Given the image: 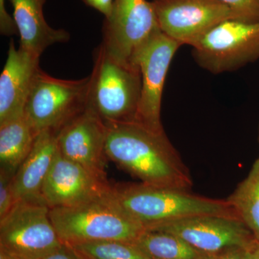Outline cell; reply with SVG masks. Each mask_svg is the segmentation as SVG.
Instances as JSON below:
<instances>
[{
  "mask_svg": "<svg viewBox=\"0 0 259 259\" xmlns=\"http://www.w3.org/2000/svg\"><path fill=\"white\" fill-rule=\"evenodd\" d=\"M13 175L0 169V220L10 212L15 204Z\"/></svg>",
  "mask_w": 259,
  "mask_h": 259,
  "instance_id": "cell-22",
  "label": "cell"
},
{
  "mask_svg": "<svg viewBox=\"0 0 259 259\" xmlns=\"http://www.w3.org/2000/svg\"><path fill=\"white\" fill-rule=\"evenodd\" d=\"M39 59L10 42L8 59L0 76V124L24 115L39 70Z\"/></svg>",
  "mask_w": 259,
  "mask_h": 259,
  "instance_id": "cell-14",
  "label": "cell"
},
{
  "mask_svg": "<svg viewBox=\"0 0 259 259\" xmlns=\"http://www.w3.org/2000/svg\"><path fill=\"white\" fill-rule=\"evenodd\" d=\"M147 229L175 235L202 253L233 247L250 248L258 241L241 219L226 216H193Z\"/></svg>",
  "mask_w": 259,
  "mask_h": 259,
  "instance_id": "cell-10",
  "label": "cell"
},
{
  "mask_svg": "<svg viewBox=\"0 0 259 259\" xmlns=\"http://www.w3.org/2000/svg\"><path fill=\"white\" fill-rule=\"evenodd\" d=\"M107 134L105 122L86 108L58 131V149L99 180L108 182L105 171Z\"/></svg>",
  "mask_w": 259,
  "mask_h": 259,
  "instance_id": "cell-12",
  "label": "cell"
},
{
  "mask_svg": "<svg viewBox=\"0 0 259 259\" xmlns=\"http://www.w3.org/2000/svg\"><path fill=\"white\" fill-rule=\"evenodd\" d=\"M258 140L259 142V123H258Z\"/></svg>",
  "mask_w": 259,
  "mask_h": 259,
  "instance_id": "cell-29",
  "label": "cell"
},
{
  "mask_svg": "<svg viewBox=\"0 0 259 259\" xmlns=\"http://www.w3.org/2000/svg\"><path fill=\"white\" fill-rule=\"evenodd\" d=\"M69 245L85 259H149L128 242L108 240Z\"/></svg>",
  "mask_w": 259,
  "mask_h": 259,
  "instance_id": "cell-20",
  "label": "cell"
},
{
  "mask_svg": "<svg viewBox=\"0 0 259 259\" xmlns=\"http://www.w3.org/2000/svg\"><path fill=\"white\" fill-rule=\"evenodd\" d=\"M231 10L232 20L244 23L259 22V0H219Z\"/></svg>",
  "mask_w": 259,
  "mask_h": 259,
  "instance_id": "cell-21",
  "label": "cell"
},
{
  "mask_svg": "<svg viewBox=\"0 0 259 259\" xmlns=\"http://www.w3.org/2000/svg\"><path fill=\"white\" fill-rule=\"evenodd\" d=\"M160 30L153 3L115 0L111 14L104 23L101 44L117 59L134 64L140 49Z\"/></svg>",
  "mask_w": 259,
  "mask_h": 259,
  "instance_id": "cell-9",
  "label": "cell"
},
{
  "mask_svg": "<svg viewBox=\"0 0 259 259\" xmlns=\"http://www.w3.org/2000/svg\"><path fill=\"white\" fill-rule=\"evenodd\" d=\"M106 125L105 154L117 166L145 185L192 189L190 172L165 131L156 132L135 121Z\"/></svg>",
  "mask_w": 259,
  "mask_h": 259,
  "instance_id": "cell-1",
  "label": "cell"
},
{
  "mask_svg": "<svg viewBox=\"0 0 259 259\" xmlns=\"http://www.w3.org/2000/svg\"><path fill=\"white\" fill-rule=\"evenodd\" d=\"M85 5L94 8L108 18L113 9L115 0H81Z\"/></svg>",
  "mask_w": 259,
  "mask_h": 259,
  "instance_id": "cell-26",
  "label": "cell"
},
{
  "mask_svg": "<svg viewBox=\"0 0 259 259\" xmlns=\"http://www.w3.org/2000/svg\"><path fill=\"white\" fill-rule=\"evenodd\" d=\"M181 47L160 30L134 59L141 75V98L134 121L156 132L164 131L161 120L162 95L172 59Z\"/></svg>",
  "mask_w": 259,
  "mask_h": 259,
  "instance_id": "cell-8",
  "label": "cell"
},
{
  "mask_svg": "<svg viewBox=\"0 0 259 259\" xmlns=\"http://www.w3.org/2000/svg\"><path fill=\"white\" fill-rule=\"evenodd\" d=\"M161 32L181 45L192 46L224 20L231 10L219 0H153Z\"/></svg>",
  "mask_w": 259,
  "mask_h": 259,
  "instance_id": "cell-11",
  "label": "cell"
},
{
  "mask_svg": "<svg viewBox=\"0 0 259 259\" xmlns=\"http://www.w3.org/2000/svg\"><path fill=\"white\" fill-rule=\"evenodd\" d=\"M246 259H259V241L248 250Z\"/></svg>",
  "mask_w": 259,
  "mask_h": 259,
  "instance_id": "cell-27",
  "label": "cell"
},
{
  "mask_svg": "<svg viewBox=\"0 0 259 259\" xmlns=\"http://www.w3.org/2000/svg\"><path fill=\"white\" fill-rule=\"evenodd\" d=\"M0 32L2 35H12L18 33V29L13 20L7 11L5 0H0Z\"/></svg>",
  "mask_w": 259,
  "mask_h": 259,
  "instance_id": "cell-24",
  "label": "cell"
},
{
  "mask_svg": "<svg viewBox=\"0 0 259 259\" xmlns=\"http://www.w3.org/2000/svg\"><path fill=\"white\" fill-rule=\"evenodd\" d=\"M141 93L139 66L117 59L101 44L89 76L86 108L105 124L131 122L136 118Z\"/></svg>",
  "mask_w": 259,
  "mask_h": 259,
  "instance_id": "cell-4",
  "label": "cell"
},
{
  "mask_svg": "<svg viewBox=\"0 0 259 259\" xmlns=\"http://www.w3.org/2000/svg\"><path fill=\"white\" fill-rule=\"evenodd\" d=\"M111 193L145 229L193 216L221 215L241 219L226 199L196 195L190 191L153 187L141 182L111 185Z\"/></svg>",
  "mask_w": 259,
  "mask_h": 259,
  "instance_id": "cell-2",
  "label": "cell"
},
{
  "mask_svg": "<svg viewBox=\"0 0 259 259\" xmlns=\"http://www.w3.org/2000/svg\"><path fill=\"white\" fill-rule=\"evenodd\" d=\"M42 199L20 200L0 220V250L16 259H40L64 244Z\"/></svg>",
  "mask_w": 259,
  "mask_h": 259,
  "instance_id": "cell-5",
  "label": "cell"
},
{
  "mask_svg": "<svg viewBox=\"0 0 259 259\" xmlns=\"http://www.w3.org/2000/svg\"><path fill=\"white\" fill-rule=\"evenodd\" d=\"M37 136L25 114L0 124V169L14 176Z\"/></svg>",
  "mask_w": 259,
  "mask_h": 259,
  "instance_id": "cell-17",
  "label": "cell"
},
{
  "mask_svg": "<svg viewBox=\"0 0 259 259\" xmlns=\"http://www.w3.org/2000/svg\"><path fill=\"white\" fill-rule=\"evenodd\" d=\"M191 47L196 62L212 74L241 69L259 59V22L224 20Z\"/></svg>",
  "mask_w": 259,
  "mask_h": 259,
  "instance_id": "cell-6",
  "label": "cell"
},
{
  "mask_svg": "<svg viewBox=\"0 0 259 259\" xmlns=\"http://www.w3.org/2000/svg\"><path fill=\"white\" fill-rule=\"evenodd\" d=\"M134 244L149 259H202L203 253L180 237L146 229Z\"/></svg>",
  "mask_w": 259,
  "mask_h": 259,
  "instance_id": "cell-18",
  "label": "cell"
},
{
  "mask_svg": "<svg viewBox=\"0 0 259 259\" xmlns=\"http://www.w3.org/2000/svg\"><path fill=\"white\" fill-rule=\"evenodd\" d=\"M0 259H16L13 258L11 255H8L3 250H0Z\"/></svg>",
  "mask_w": 259,
  "mask_h": 259,
  "instance_id": "cell-28",
  "label": "cell"
},
{
  "mask_svg": "<svg viewBox=\"0 0 259 259\" xmlns=\"http://www.w3.org/2000/svg\"><path fill=\"white\" fill-rule=\"evenodd\" d=\"M49 216L65 244L96 241L134 243L145 228L116 201L110 190L69 207L51 208Z\"/></svg>",
  "mask_w": 259,
  "mask_h": 259,
  "instance_id": "cell-3",
  "label": "cell"
},
{
  "mask_svg": "<svg viewBox=\"0 0 259 259\" xmlns=\"http://www.w3.org/2000/svg\"><path fill=\"white\" fill-rule=\"evenodd\" d=\"M110 187L109 182L99 180L81 165L65 157L58 149L41 195L50 209L69 207L105 193Z\"/></svg>",
  "mask_w": 259,
  "mask_h": 259,
  "instance_id": "cell-13",
  "label": "cell"
},
{
  "mask_svg": "<svg viewBox=\"0 0 259 259\" xmlns=\"http://www.w3.org/2000/svg\"><path fill=\"white\" fill-rule=\"evenodd\" d=\"M47 0H10L15 25L20 34V49L40 58L48 47L68 41L69 32L51 28L44 14Z\"/></svg>",
  "mask_w": 259,
  "mask_h": 259,
  "instance_id": "cell-16",
  "label": "cell"
},
{
  "mask_svg": "<svg viewBox=\"0 0 259 259\" xmlns=\"http://www.w3.org/2000/svg\"><path fill=\"white\" fill-rule=\"evenodd\" d=\"M226 200L259 241V156Z\"/></svg>",
  "mask_w": 259,
  "mask_h": 259,
  "instance_id": "cell-19",
  "label": "cell"
},
{
  "mask_svg": "<svg viewBox=\"0 0 259 259\" xmlns=\"http://www.w3.org/2000/svg\"><path fill=\"white\" fill-rule=\"evenodd\" d=\"M40 259H85L69 245L64 244Z\"/></svg>",
  "mask_w": 259,
  "mask_h": 259,
  "instance_id": "cell-25",
  "label": "cell"
},
{
  "mask_svg": "<svg viewBox=\"0 0 259 259\" xmlns=\"http://www.w3.org/2000/svg\"><path fill=\"white\" fill-rule=\"evenodd\" d=\"M88 85L89 76L79 80H64L39 70L24 112L36 134L48 129L58 132L84 110Z\"/></svg>",
  "mask_w": 259,
  "mask_h": 259,
  "instance_id": "cell-7",
  "label": "cell"
},
{
  "mask_svg": "<svg viewBox=\"0 0 259 259\" xmlns=\"http://www.w3.org/2000/svg\"><path fill=\"white\" fill-rule=\"evenodd\" d=\"M250 248L233 247L215 253H203L202 259H246Z\"/></svg>",
  "mask_w": 259,
  "mask_h": 259,
  "instance_id": "cell-23",
  "label": "cell"
},
{
  "mask_svg": "<svg viewBox=\"0 0 259 259\" xmlns=\"http://www.w3.org/2000/svg\"><path fill=\"white\" fill-rule=\"evenodd\" d=\"M57 152V132L48 129L39 133L31 151L13 177L15 202L42 199V186Z\"/></svg>",
  "mask_w": 259,
  "mask_h": 259,
  "instance_id": "cell-15",
  "label": "cell"
}]
</instances>
